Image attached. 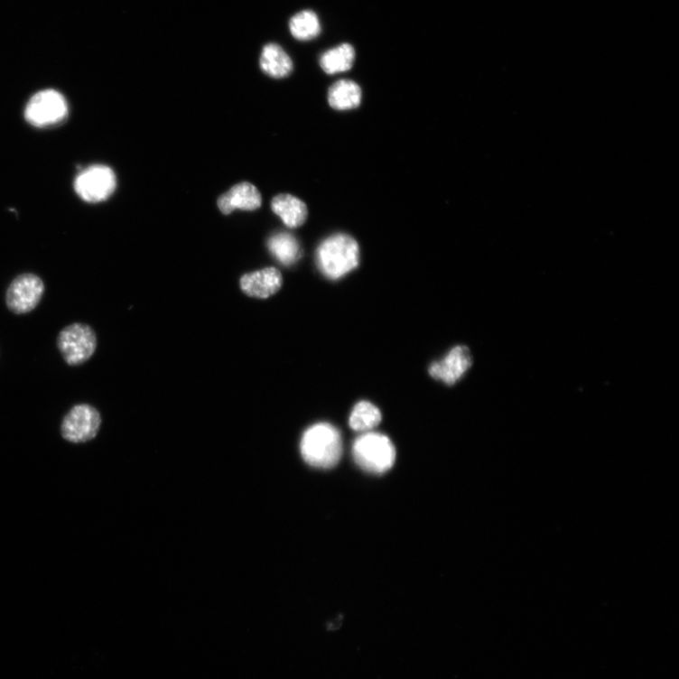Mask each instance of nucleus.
Returning <instances> with one entry per match:
<instances>
[{"mask_svg": "<svg viewBox=\"0 0 679 679\" xmlns=\"http://www.w3.org/2000/svg\"><path fill=\"white\" fill-rule=\"evenodd\" d=\"M302 455L304 460L316 469H331L343 451L341 434L328 423L313 424L303 434Z\"/></svg>", "mask_w": 679, "mask_h": 679, "instance_id": "nucleus-1", "label": "nucleus"}, {"mask_svg": "<svg viewBox=\"0 0 679 679\" xmlns=\"http://www.w3.org/2000/svg\"><path fill=\"white\" fill-rule=\"evenodd\" d=\"M316 261L318 268L327 278L341 279L358 266V245L347 235L330 237L318 247Z\"/></svg>", "mask_w": 679, "mask_h": 679, "instance_id": "nucleus-2", "label": "nucleus"}, {"mask_svg": "<svg viewBox=\"0 0 679 679\" xmlns=\"http://www.w3.org/2000/svg\"><path fill=\"white\" fill-rule=\"evenodd\" d=\"M352 452L359 467L375 474L388 471L395 460L393 442L386 435L375 433L359 436L353 444Z\"/></svg>", "mask_w": 679, "mask_h": 679, "instance_id": "nucleus-3", "label": "nucleus"}, {"mask_svg": "<svg viewBox=\"0 0 679 679\" xmlns=\"http://www.w3.org/2000/svg\"><path fill=\"white\" fill-rule=\"evenodd\" d=\"M98 346L94 330L85 324L75 323L63 329L57 339V347L66 363L78 367L87 363Z\"/></svg>", "mask_w": 679, "mask_h": 679, "instance_id": "nucleus-4", "label": "nucleus"}, {"mask_svg": "<svg viewBox=\"0 0 679 679\" xmlns=\"http://www.w3.org/2000/svg\"><path fill=\"white\" fill-rule=\"evenodd\" d=\"M69 104L65 97L55 90L35 94L27 104L25 118L33 126L50 127L65 121Z\"/></svg>", "mask_w": 679, "mask_h": 679, "instance_id": "nucleus-5", "label": "nucleus"}, {"mask_svg": "<svg viewBox=\"0 0 679 679\" xmlns=\"http://www.w3.org/2000/svg\"><path fill=\"white\" fill-rule=\"evenodd\" d=\"M116 177L109 166L96 164L85 168L75 180L77 195L84 201L98 203L115 192Z\"/></svg>", "mask_w": 679, "mask_h": 679, "instance_id": "nucleus-6", "label": "nucleus"}, {"mask_svg": "<svg viewBox=\"0 0 679 679\" xmlns=\"http://www.w3.org/2000/svg\"><path fill=\"white\" fill-rule=\"evenodd\" d=\"M44 292L45 284L37 274H21L7 289V307L15 314H26L38 306Z\"/></svg>", "mask_w": 679, "mask_h": 679, "instance_id": "nucleus-7", "label": "nucleus"}, {"mask_svg": "<svg viewBox=\"0 0 679 679\" xmlns=\"http://www.w3.org/2000/svg\"><path fill=\"white\" fill-rule=\"evenodd\" d=\"M101 416L88 405L74 406L62 420L61 435L67 441L80 443L94 439L98 433Z\"/></svg>", "mask_w": 679, "mask_h": 679, "instance_id": "nucleus-8", "label": "nucleus"}, {"mask_svg": "<svg viewBox=\"0 0 679 679\" xmlns=\"http://www.w3.org/2000/svg\"><path fill=\"white\" fill-rule=\"evenodd\" d=\"M472 366V356L469 348L459 346L441 362L433 364L430 367L431 376L442 380L448 386H454Z\"/></svg>", "mask_w": 679, "mask_h": 679, "instance_id": "nucleus-9", "label": "nucleus"}, {"mask_svg": "<svg viewBox=\"0 0 679 679\" xmlns=\"http://www.w3.org/2000/svg\"><path fill=\"white\" fill-rule=\"evenodd\" d=\"M284 284L282 273L274 267L246 274L240 280L242 291L254 299L265 300L277 293Z\"/></svg>", "mask_w": 679, "mask_h": 679, "instance_id": "nucleus-10", "label": "nucleus"}, {"mask_svg": "<svg viewBox=\"0 0 679 679\" xmlns=\"http://www.w3.org/2000/svg\"><path fill=\"white\" fill-rule=\"evenodd\" d=\"M218 204L224 215H229L236 209L255 210L261 207L262 196L253 184L241 182L221 196Z\"/></svg>", "mask_w": 679, "mask_h": 679, "instance_id": "nucleus-11", "label": "nucleus"}, {"mask_svg": "<svg viewBox=\"0 0 679 679\" xmlns=\"http://www.w3.org/2000/svg\"><path fill=\"white\" fill-rule=\"evenodd\" d=\"M271 207L289 228L302 226L308 218V209L303 201L291 195H279L272 200Z\"/></svg>", "mask_w": 679, "mask_h": 679, "instance_id": "nucleus-12", "label": "nucleus"}, {"mask_svg": "<svg viewBox=\"0 0 679 679\" xmlns=\"http://www.w3.org/2000/svg\"><path fill=\"white\" fill-rule=\"evenodd\" d=\"M260 66L265 74L275 79L285 78L293 70L292 59L277 44H268L264 47L260 58Z\"/></svg>", "mask_w": 679, "mask_h": 679, "instance_id": "nucleus-13", "label": "nucleus"}, {"mask_svg": "<svg viewBox=\"0 0 679 679\" xmlns=\"http://www.w3.org/2000/svg\"><path fill=\"white\" fill-rule=\"evenodd\" d=\"M362 100V90L358 85L349 79L335 82L329 90V102L338 111L355 109Z\"/></svg>", "mask_w": 679, "mask_h": 679, "instance_id": "nucleus-14", "label": "nucleus"}, {"mask_svg": "<svg viewBox=\"0 0 679 679\" xmlns=\"http://www.w3.org/2000/svg\"><path fill=\"white\" fill-rule=\"evenodd\" d=\"M273 256L284 265H292L302 256L299 242L290 233H278L267 243Z\"/></svg>", "mask_w": 679, "mask_h": 679, "instance_id": "nucleus-15", "label": "nucleus"}, {"mask_svg": "<svg viewBox=\"0 0 679 679\" xmlns=\"http://www.w3.org/2000/svg\"><path fill=\"white\" fill-rule=\"evenodd\" d=\"M355 60V50L349 44H342L322 54L321 66L330 75L349 70Z\"/></svg>", "mask_w": 679, "mask_h": 679, "instance_id": "nucleus-16", "label": "nucleus"}, {"mask_svg": "<svg viewBox=\"0 0 679 679\" xmlns=\"http://www.w3.org/2000/svg\"><path fill=\"white\" fill-rule=\"evenodd\" d=\"M292 35L301 41L312 40L321 33V20L310 10L294 14L289 23Z\"/></svg>", "mask_w": 679, "mask_h": 679, "instance_id": "nucleus-17", "label": "nucleus"}, {"mask_svg": "<svg viewBox=\"0 0 679 679\" xmlns=\"http://www.w3.org/2000/svg\"><path fill=\"white\" fill-rule=\"evenodd\" d=\"M381 422V413L367 401L358 402L354 407L350 418V427L357 432H367L375 429Z\"/></svg>", "mask_w": 679, "mask_h": 679, "instance_id": "nucleus-18", "label": "nucleus"}]
</instances>
